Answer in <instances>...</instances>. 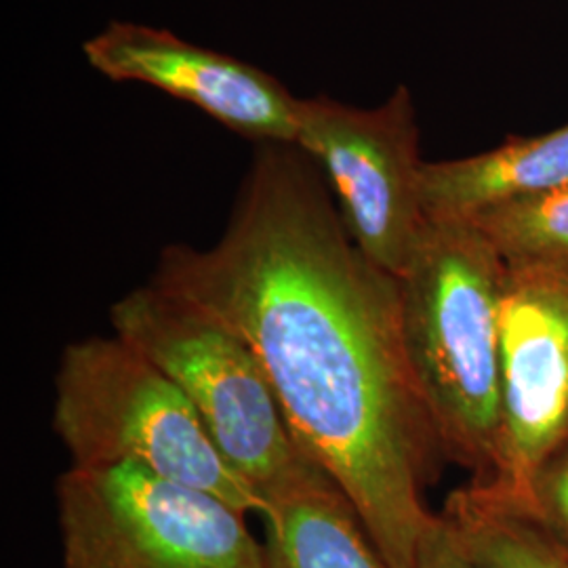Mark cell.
<instances>
[{
    "label": "cell",
    "mask_w": 568,
    "mask_h": 568,
    "mask_svg": "<svg viewBox=\"0 0 568 568\" xmlns=\"http://www.w3.org/2000/svg\"><path fill=\"white\" fill-rule=\"evenodd\" d=\"M295 145L323 171L352 241L398 278L429 224L410 91L400 84L377 108L297 98Z\"/></svg>",
    "instance_id": "cell-6"
},
{
    "label": "cell",
    "mask_w": 568,
    "mask_h": 568,
    "mask_svg": "<svg viewBox=\"0 0 568 568\" xmlns=\"http://www.w3.org/2000/svg\"><path fill=\"white\" fill-rule=\"evenodd\" d=\"M53 427L72 466L135 464L217 495L246 516L264 514V501L227 466L182 389L116 335L65 345Z\"/></svg>",
    "instance_id": "cell-4"
},
{
    "label": "cell",
    "mask_w": 568,
    "mask_h": 568,
    "mask_svg": "<svg viewBox=\"0 0 568 568\" xmlns=\"http://www.w3.org/2000/svg\"><path fill=\"white\" fill-rule=\"evenodd\" d=\"M417 568H471L440 514L434 527L427 530L419 549Z\"/></svg>",
    "instance_id": "cell-14"
},
{
    "label": "cell",
    "mask_w": 568,
    "mask_h": 568,
    "mask_svg": "<svg viewBox=\"0 0 568 568\" xmlns=\"http://www.w3.org/2000/svg\"><path fill=\"white\" fill-rule=\"evenodd\" d=\"M506 264H568V183L471 215Z\"/></svg>",
    "instance_id": "cell-12"
},
{
    "label": "cell",
    "mask_w": 568,
    "mask_h": 568,
    "mask_svg": "<svg viewBox=\"0 0 568 568\" xmlns=\"http://www.w3.org/2000/svg\"><path fill=\"white\" fill-rule=\"evenodd\" d=\"M260 518L265 568H387L358 511L337 487L288 495Z\"/></svg>",
    "instance_id": "cell-10"
},
{
    "label": "cell",
    "mask_w": 568,
    "mask_h": 568,
    "mask_svg": "<svg viewBox=\"0 0 568 568\" xmlns=\"http://www.w3.org/2000/svg\"><path fill=\"white\" fill-rule=\"evenodd\" d=\"M82 55L103 79L159 89L255 145L295 143L297 98L248 61L124 20L82 42Z\"/></svg>",
    "instance_id": "cell-8"
},
{
    "label": "cell",
    "mask_w": 568,
    "mask_h": 568,
    "mask_svg": "<svg viewBox=\"0 0 568 568\" xmlns=\"http://www.w3.org/2000/svg\"><path fill=\"white\" fill-rule=\"evenodd\" d=\"M110 325L182 389L227 466L265 508L337 487L300 447L253 347L215 314L148 283L112 304Z\"/></svg>",
    "instance_id": "cell-3"
},
{
    "label": "cell",
    "mask_w": 568,
    "mask_h": 568,
    "mask_svg": "<svg viewBox=\"0 0 568 568\" xmlns=\"http://www.w3.org/2000/svg\"><path fill=\"white\" fill-rule=\"evenodd\" d=\"M398 286L406 358L445 459L485 483L501 438L506 262L471 222L429 220Z\"/></svg>",
    "instance_id": "cell-2"
},
{
    "label": "cell",
    "mask_w": 568,
    "mask_h": 568,
    "mask_svg": "<svg viewBox=\"0 0 568 568\" xmlns=\"http://www.w3.org/2000/svg\"><path fill=\"white\" fill-rule=\"evenodd\" d=\"M232 326L305 455L358 511L387 568H417L447 462L406 358L400 286L347 234L323 171L260 143L222 236L169 244L150 278Z\"/></svg>",
    "instance_id": "cell-1"
},
{
    "label": "cell",
    "mask_w": 568,
    "mask_h": 568,
    "mask_svg": "<svg viewBox=\"0 0 568 568\" xmlns=\"http://www.w3.org/2000/svg\"><path fill=\"white\" fill-rule=\"evenodd\" d=\"M568 183V124L544 135H509L487 152L424 164L427 220H469L488 206Z\"/></svg>",
    "instance_id": "cell-9"
},
{
    "label": "cell",
    "mask_w": 568,
    "mask_h": 568,
    "mask_svg": "<svg viewBox=\"0 0 568 568\" xmlns=\"http://www.w3.org/2000/svg\"><path fill=\"white\" fill-rule=\"evenodd\" d=\"M445 518L471 568H568V554L520 511L466 485L450 493Z\"/></svg>",
    "instance_id": "cell-11"
},
{
    "label": "cell",
    "mask_w": 568,
    "mask_h": 568,
    "mask_svg": "<svg viewBox=\"0 0 568 568\" xmlns=\"http://www.w3.org/2000/svg\"><path fill=\"white\" fill-rule=\"evenodd\" d=\"M55 495L65 568H265L244 511L145 467L70 466Z\"/></svg>",
    "instance_id": "cell-5"
},
{
    "label": "cell",
    "mask_w": 568,
    "mask_h": 568,
    "mask_svg": "<svg viewBox=\"0 0 568 568\" xmlns=\"http://www.w3.org/2000/svg\"><path fill=\"white\" fill-rule=\"evenodd\" d=\"M568 436V264H506L501 438L493 476L469 483L516 506Z\"/></svg>",
    "instance_id": "cell-7"
},
{
    "label": "cell",
    "mask_w": 568,
    "mask_h": 568,
    "mask_svg": "<svg viewBox=\"0 0 568 568\" xmlns=\"http://www.w3.org/2000/svg\"><path fill=\"white\" fill-rule=\"evenodd\" d=\"M504 506L527 516L568 554V436L537 467L523 501L516 506Z\"/></svg>",
    "instance_id": "cell-13"
}]
</instances>
